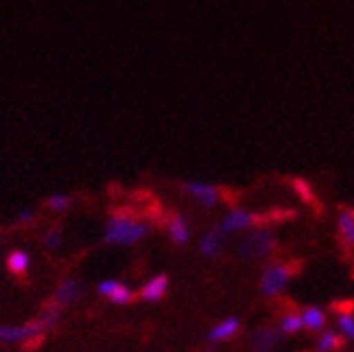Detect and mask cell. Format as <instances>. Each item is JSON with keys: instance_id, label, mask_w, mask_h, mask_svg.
<instances>
[{"instance_id": "cell-1", "label": "cell", "mask_w": 354, "mask_h": 352, "mask_svg": "<svg viewBox=\"0 0 354 352\" xmlns=\"http://www.w3.org/2000/svg\"><path fill=\"white\" fill-rule=\"evenodd\" d=\"M149 234V225L145 221H138L128 212H117L109 219L104 230V240L117 246H130L143 240Z\"/></svg>"}, {"instance_id": "cell-2", "label": "cell", "mask_w": 354, "mask_h": 352, "mask_svg": "<svg viewBox=\"0 0 354 352\" xmlns=\"http://www.w3.org/2000/svg\"><path fill=\"white\" fill-rule=\"evenodd\" d=\"M59 315H61V307L52 305L35 322L20 324V326H7V324H3V326H0V344H22V342H28L32 337H37V335H41L44 331L52 328L59 322Z\"/></svg>"}, {"instance_id": "cell-3", "label": "cell", "mask_w": 354, "mask_h": 352, "mask_svg": "<svg viewBox=\"0 0 354 352\" xmlns=\"http://www.w3.org/2000/svg\"><path fill=\"white\" fill-rule=\"evenodd\" d=\"M296 275V268L288 261H272L268 266L263 268L261 272V279H259V288H261V294L268 296V298H274L279 296L286 286L292 281V277Z\"/></svg>"}, {"instance_id": "cell-4", "label": "cell", "mask_w": 354, "mask_h": 352, "mask_svg": "<svg viewBox=\"0 0 354 352\" xmlns=\"http://www.w3.org/2000/svg\"><path fill=\"white\" fill-rule=\"evenodd\" d=\"M274 234L266 227H255L249 234H246L238 246V253L244 259H261V257H268L274 251Z\"/></svg>"}, {"instance_id": "cell-5", "label": "cell", "mask_w": 354, "mask_h": 352, "mask_svg": "<svg viewBox=\"0 0 354 352\" xmlns=\"http://www.w3.org/2000/svg\"><path fill=\"white\" fill-rule=\"evenodd\" d=\"M184 190L203 207H216L223 199L221 188L209 182H184Z\"/></svg>"}, {"instance_id": "cell-6", "label": "cell", "mask_w": 354, "mask_h": 352, "mask_svg": "<svg viewBox=\"0 0 354 352\" xmlns=\"http://www.w3.org/2000/svg\"><path fill=\"white\" fill-rule=\"evenodd\" d=\"M283 340V333L279 326H259L251 335L253 352H274Z\"/></svg>"}, {"instance_id": "cell-7", "label": "cell", "mask_w": 354, "mask_h": 352, "mask_svg": "<svg viewBox=\"0 0 354 352\" xmlns=\"http://www.w3.org/2000/svg\"><path fill=\"white\" fill-rule=\"evenodd\" d=\"M97 292L102 296H109L113 305H128L132 301L134 292L130 290V286L121 284V281L117 279H106L102 281V284L97 286Z\"/></svg>"}, {"instance_id": "cell-8", "label": "cell", "mask_w": 354, "mask_h": 352, "mask_svg": "<svg viewBox=\"0 0 354 352\" xmlns=\"http://www.w3.org/2000/svg\"><path fill=\"white\" fill-rule=\"evenodd\" d=\"M240 333V320L234 318V315H229V318L221 320L218 324H214L209 328L207 333V340L212 344H223V342H229V340H234L236 335Z\"/></svg>"}, {"instance_id": "cell-9", "label": "cell", "mask_w": 354, "mask_h": 352, "mask_svg": "<svg viewBox=\"0 0 354 352\" xmlns=\"http://www.w3.org/2000/svg\"><path fill=\"white\" fill-rule=\"evenodd\" d=\"M225 232L221 230V227L216 225V227H212V230L201 238V242H199V251H201V255H205V257H218L221 253H223V249H225Z\"/></svg>"}, {"instance_id": "cell-10", "label": "cell", "mask_w": 354, "mask_h": 352, "mask_svg": "<svg viewBox=\"0 0 354 352\" xmlns=\"http://www.w3.org/2000/svg\"><path fill=\"white\" fill-rule=\"evenodd\" d=\"M82 298V286H80V281H76V279H67V281H63V284L57 288V292H55V305L57 307H65V305H74V303H78Z\"/></svg>"}, {"instance_id": "cell-11", "label": "cell", "mask_w": 354, "mask_h": 352, "mask_svg": "<svg viewBox=\"0 0 354 352\" xmlns=\"http://www.w3.org/2000/svg\"><path fill=\"white\" fill-rule=\"evenodd\" d=\"M333 311L337 315V326L344 340L354 342V305H333Z\"/></svg>"}, {"instance_id": "cell-12", "label": "cell", "mask_w": 354, "mask_h": 352, "mask_svg": "<svg viewBox=\"0 0 354 352\" xmlns=\"http://www.w3.org/2000/svg\"><path fill=\"white\" fill-rule=\"evenodd\" d=\"M167 290H169V279L165 275H156L149 281H145V286L140 288V298L156 303V301H160V298H165Z\"/></svg>"}, {"instance_id": "cell-13", "label": "cell", "mask_w": 354, "mask_h": 352, "mask_svg": "<svg viewBox=\"0 0 354 352\" xmlns=\"http://www.w3.org/2000/svg\"><path fill=\"white\" fill-rule=\"evenodd\" d=\"M337 234L346 249H354V210H342L339 212Z\"/></svg>"}, {"instance_id": "cell-14", "label": "cell", "mask_w": 354, "mask_h": 352, "mask_svg": "<svg viewBox=\"0 0 354 352\" xmlns=\"http://www.w3.org/2000/svg\"><path fill=\"white\" fill-rule=\"evenodd\" d=\"M169 236L175 244H186L190 240V225L182 214H173L169 219Z\"/></svg>"}, {"instance_id": "cell-15", "label": "cell", "mask_w": 354, "mask_h": 352, "mask_svg": "<svg viewBox=\"0 0 354 352\" xmlns=\"http://www.w3.org/2000/svg\"><path fill=\"white\" fill-rule=\"evenodd\" d=\"M300 318H303V328L307 331H324L326 326V313L320 307H307L300 311Z\"/></svg>"}, {"instance_id": "cell-16", "label": "cell", "mask_w": 354, "mask_h": 352, "mask_svg": "<svg viewBox=\"0 0 354 352\" xmlns=\"http://www.w3.org/2000/svg\"><path fill=\"white\" fill-rule=\"evenodd\" d=\"M279 328H281L283 335H296V333L303 328V318H300V311H292V309L283 311Z\"/></svg>"}, {"instance_id": "cell-17", "label": "cell", "mask_w": 354, "mask_h": 352, "mask_svg": "<svg viewBox=\"0 0 354 352\" xmlns=\"http://www.w3.org/2000/svg\"><path fill=\"white\" fill-rule=\"evenodd\" d=\"M344 346V337L335 331H324L315 342V352H337Z\"/></svg>"}, {"instance_id": "cell-18", "label": "cell", "mask_w": 354, "mask_h": 352, "mask_svg": "<svg viewBox=\"0 0 354 352\" xmlns=\"http://www.w3.org/2000/svg\"><path fill=\"white\" fill-rule=\"evenodd\" d=\"M28 263H30V257H28V253L26 251H13L9 257H7V266H9V270L11 272H26V268H28Z\"/></svg>"}, {"instance_id": "cell-19", "label": "cell", "mask_w": 354, "mask_h": 352, "mask_svg": "<svg viewBox=\"0 0 354 352\" xmlns=\"http://www.w3.org/2000/svg\"><path fill=\"white\" fill-rule=\"evenodd\" d=\"M292 186H294V190H296V195H298L300 199H303V201L315 203V195H313V190H311L309 182H305V180H292Z\"/></svg>"}, {"instance_id": "cell-20", "label": "cell", "mask_w": 354, "mask_h": 352, "mask_svg": "<svg viewBox=\"0 0 354 352\" xmlns=\"http://www.w3.org/2000/svg\"><path fill=\"white\" fill-rule=\"evenodd\" d=\"M69 205H72V197L69 195H52L50 199H48V207L50 210H55V212H63V210H67Z\"/></svg>"}, {"instance_id": "cell-21", "label": "cell", "mask_w": 354, "mask_h": 352, "mask_svg": "<svg viewBox=\"0 0 354 352\" xmlns=\"http://www.w3.org/2000/svg\"><path fill=\"white\" fill-rule=\"evenodd\" d=\"M44 242L50 246V249H59V246H61V234L59 232H48Z\"/></svg>"}, {"instance_id": "cell-22", "label": "cell", "mask_w": 354, "mask_h": 352, "mask_svg": "<svg viewBox=\"0 0 354 352\" xmlns=\"http://www.w3.org/2000/svg\"><path fill=\"white\" fill-rule=\"evenodd\" d=\"M17 219H20L22 223H28V221L32 219V210H22L20 216H17Z\"/></svg>"}]
</instances>
